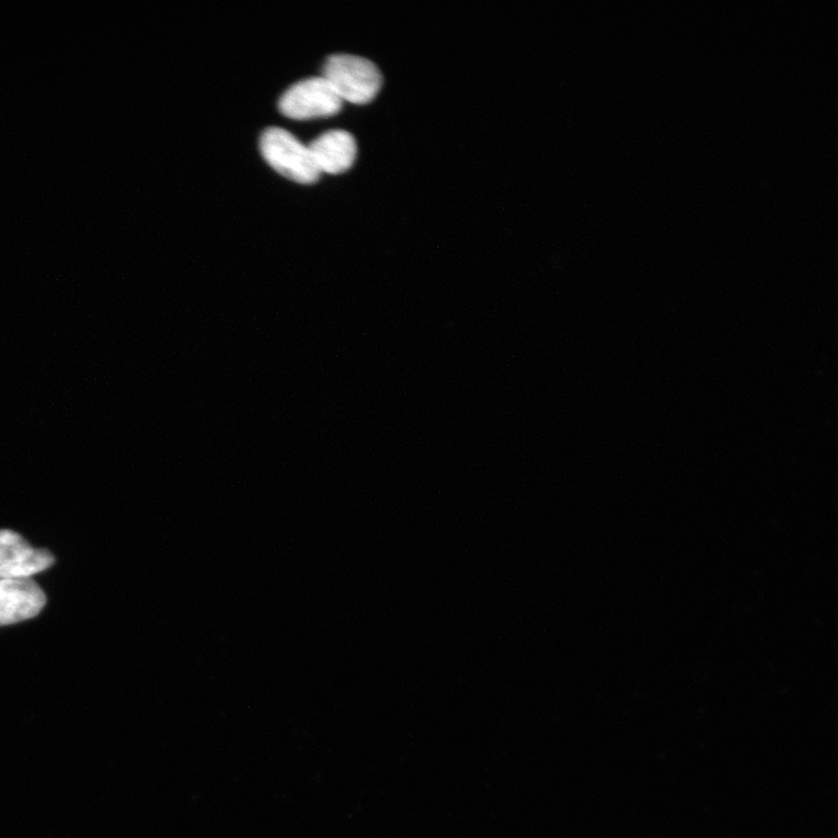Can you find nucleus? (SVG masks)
<instances>
[{
	"mask_svg": "<svg viewBox=\"0 0 838 838\" xmlns=\"http://www.w3.org/2000/svg\"><path fill=\"white\" fill-rule=\"evenodd\" d=\"M279 108L290 119L308 120L337 115L343 100L322 77H311L293 84L281 97Z\"/></svg>",
	"mask_w": 838,
	"mask_h": 838,
	"instance_id": "obj_3",
	"label": "nucleus"
},
{
	"mask_svg": "<svg viewBox=\"0 0 838 838\" xmlns=\"http://www.w3.org/2000/svg\"><path fill=\"white\" fill-rule=\"evenodd\" d=\"M309 150L321 173L337 175L353 165L358 147L351 133L333 130L313 140Z\"/></svg>",
	"mask_w": 838,
	"mask_h": 838,
	"instance_id": "obj_5",
	"label": "nucleus"
},
{
	"mask_svg": "<svg viewBox=\"0 0 838 838\" xmlns=\"http://www.w3.org/2000/svg\"><path fill=\"white\" fill-rule=\"evenodd\" d=\"M54 556L46 549H39L19 561L0 566V579H25L44 572L54 565Z\"/></svg>",
	"mask_w": 838,
	"mask_h": 838,
	"instance_id": "obj_6",
	"label": "nucleus"
},
{
	"mask_svg": "<svg viewBox=\"0 0 838 838\" xmlns=\"http://www.w3.org/2000/svg\"><path fill=\"white\" fill-rule=\"evenodd\" d=\"M265 160L288 180L312 184L321 178L309 147L280 128L267 129L260 140Z\"/></svg>",
	"mask_w": 838,
	"mask_h": 838,
	"instance_id": "obj_2",
	"label": "nucleus"
},
{
	"mask_svg": "<svg viewBox=\"0 0 838 838\" xmlns=\"http://www.w3.org/2000/svg\"><path fill=\"white\" fill-rule=\"evenodd\" d=\"M30 542L12 530H0V566L10 565L31 556Z\"/></svg>",
	"mask_w": 838,
	"mask_h": 838,
	"instance_id": "obj_7",
	"label": "nucleus"
},
{
	"mask_svg": "<svg viewBox=\"0 0 838 838\" xmlns=\"http://www.w3.org/2000/svg\"><path fill=\"white\" fill-rule=\"evenodd\" d=\"M323 77L343 103L368 104L383 87L379 68L372 61L355 55L330 56L323 67Z\"/></svg>",
	"mask_w": 838,
	"mask_h": 838,
	"instance_id": "obj_1",
	"label": "nucleus"
},
{
	"mask_svg": "<svg viewBox=\"0 0 838 838\" xmlns=\"http://www.w3.org/2000/svg\"><path fill=\"white\" fill-rule=\"evenodd\" d=\"M46 602V594L32 579H0V626L37 616Z\"/></svg>",
	"mask_w": 838,
	"mask_h": 838,
	"instance_id": "obj_4",
	"label": "nucleus"
}]
</instances>
